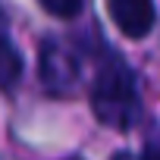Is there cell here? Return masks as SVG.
Returning <instances> with one entry per match:
<instances>
[{"label":"cell","mask_w":160,"mask_h":160,"mask_svg":"<svg viewBox=\"0 0 160 160\" xmlns=\"http://www.w3.org/2000/svg\"><path fill=\"white\" fill-rule=\"evenodd\" d=\"M91 110L107 129H116V132H129L141 116L138 78L116 50L101 53L94 82H91Z\"/></svg>","instance_id":"cell-1"},{"label":"cell","mask_w":160,"mask_h":160,"mask_svg":"<svg viewBox=\"0 0 160 160\" xmlns=\"http://www.w3.org/2000/svg\"><path fill=\"white\" fill-rule=\"evenodd\" d=\"M38 75H41L44 88L53 91V94H63V91L75 88V82H78V60L66 47V41L44 38L41 53H38Z\"/></svg>","instance_id":"cell-2"},{"label":"cell","mask_w":160,"mask_h":160,"mask_svg":"<svg viewBox=\"0 0 160 160\" xmlns=\"http://www.w3.org/2000/svg\"><path fill=\"white\" fill-rule=\"evenodd\" d=\"M107 10H110L113 25H116L126 38H132V41L148 38L151 28H154V22H157L154 0H110Z\"/></svg>","instance_id":"cell-3"},{"label":"cell","mask_w":160,"mask_h":160,"mask_svg":"<svg viewBox=\"0 0 160 160\" xmlns=\"http://www.w3.org/2000/svg\"><path fill=\"white\" fill-rule=\"evenodd\" d=\"M22 69H25V60H22L19 47L13 44V38L3 25V16H0V91L16 88V82L22 78Z\"/></svg>","instance_id":"cell-4"},{"label":"cell","mask_w":160,"mask_h":160,"mask_svg":"<svg viewBox=\"0 0 160 160\" xmlns=\"http://www.w3.org/2000/svg\"><path fill=\"white\" fill-rule=\"evenodd\" d=\"M38 3H41L50 16H57V19H75L78 13H82L85 0H38Z\"/></svg>","instance_id":"cell-5"},{"label":"cell","mask_w":160,"mask_h":160,"mask_svg":"<svg viewBox=\"0 0 160 160\" xmlns=\"http://www.w3.org/2000/svg\"><path fill=\"white\" fill-rule=\"evenodd\" d=\"M138 160H160V135H151Z\"/></svg>","instance_id":"cell-6"}]
</instances>
